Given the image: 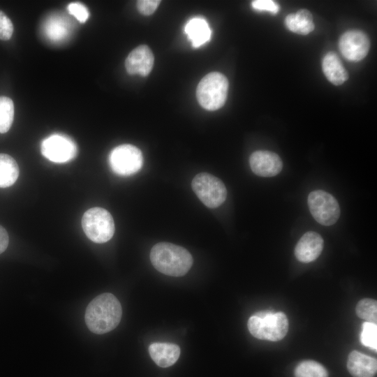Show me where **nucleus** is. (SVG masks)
<instances>
[{"instance_id": "obj_26", "label": "nucleus", "mask_w": 377, "mask_h": 377, "mask_svg": "<svg viewBox=\"0 0 377 377\" xmlns=\"http://www.w3.org/2000/svg\"><path fill=\"white\" fill-rule=\"evenodd\" d=\"M252 7L257 10H266L276 14L279 10V5L272 0H255L251 2Z\"/></svg>"}, {"instance_id": "obj_6", "label": "nucleus", "mask_w": 377, "mask_h": 377, "mask_svg": "<svg viewBox=\"0 0 377 377\" xmlns=\"http://www.w3.org/2000/svg\"><path fill=\"white\" fill-rule=\"evenodd\" d=\"M191 186L200 200L209 208L218 207L227 197L223 182L207 172L196 175L192 180Z\"/></svg>"}, {"instance_id": "obj_2", "label": "nucleus", "mask_w": 377, "mask_h": 377, "mask_svg": "<svg viewBox=\"0 0 377 377\" xmlns=\"http://www.w3.org/2000/svg\"><path fill=\"white\" fill-rule=\"evenodd\" d=\"M149 258L156 270L171 276H184L193 262L191 254L185 248L169 242L155 244Z\"/></svg>"}, {"instance_id": "obj_23", "label": "nucleus", "mask_w": 377, "mask_h": 377, "mask_svg": "<svg viewBox=\"0 0 377 377\" xmlns=\"http://www.w3.org/2000/svg\"><path fill=\"white\" fill-rule=\"evenodd\" d=\"M362 343L372 349L377 350V325L369 322H364L362 325L360 334Z\"/></svg>"}, {"instance_id": "obj_28", "label": "nucleus", "mask_w": 377, "mask_h": 377, "mask_svg": "<svg viewBox=\"0 0 377 377\" xmlns=\"http://www.w3.org/2000/svg\"><path fill=\"white\" fill-rule=\"evenodd\" d=\"M8 235L6 229L0 226V254L2 253L8 245Z\"/></svg>"}, {"instance_id": "obj_11", "label": "nucleus", "mask_w": 377, "mask_h": 377, "mask_svg": "<svg viewBox=\"0 0 377 377\" xmlns=\"http://www.w3.org/2000/svg\"><path fill=\"white\" fill-rule=\"evenodd\" d=\"M249 164L253 173L265 177L278 175L283 168L281 158L276 153L266 150L253 152L249 157Z\"/></svg>"}, {"instance_id": "obj_16", "label": "nucleus", "mask_w": 377, "mask_h": 377, "mask_svg": "<svg viewBox=\"0 0 377 377\" xmlns=\"http://www.w3.org/2000/svg\"><path fill=\"white\" fill-rule=\"evenodd\" d=\"M322 68L327 79L334 85H341L348 78V72L337 54L333 52H330L325 55Z\"/></svg>"}, {"instance_id": "obj_18", "label": "nucleus", "mask_w": 377, "mask_h": 377, "mask_svg": "<svg viewBox=\"0 0 377 377\" xmlns=\"http://www.w3.org/2000/svg\"><path fill=\"white\" fill-rule=\"evenodd\" d=\"M285 24L290 31L301 35H307L314 29L312 15L306 9H301L295 13L288 15Z\"/></svg>"}, {"instance_id": "obj_8", "label": "nucleus", "mask_w": 377, "mask_h": 377, "mask_svg": "<svg viewBox=\"0 0 377 377\" xmlns=\"http://www.w3.org/2000/svg\"><path fill=\"white\" fill-rule=\"evenodd\" d=\"M310 212L320 224L329 226L335 223L340 216L337 200L330 193L323 190L311 192L308 196Z\"/></svg>"}, {"instance_id": "obj_12", "label": "nucleus", "mask_w": 377, "mask_h": 377, "mask_svg": "<svg viewBox=\"0 0 377 377\" xmlns=\"http://www.w3.org/2000/svg\"><path fill=\"white\" fill-rule=\"evenodd\" d=\"M154 61V57L150 48L142 45L129 53L125 61V67L131 75L146 76L151 72Z\"/></svg>"}, {"instance_id": "obj_20", "label": "nucleus", "mask_w": 377, "mask_h": 377, "mask_svg": "<svg viewBox=\"0 0 377 377\" xmlns=\"http://www.w3.org/2000/svg\"><path fill=\"white\" fill-rule=\"evenodd\" d=\"M295 376L328 377V372L321 364L313 360H304L295 367Z\"/></svg>"}, {"instance_id": "obj_3", "label": "nucleus", "mask_w": 377, "mask_h": 377, "mask_svg": "<svg viewBox=\"0 0 377 377\" xmlns=\"http://www.w3.org/2000/svg\"><path fill=\"white\" fill-rule=\"evenodd\" d=\"M247 327L254 337L276 341L286 335L289 323L283 312L264 310L251 316L248 320Z\"/></svg>"}, {"instance_id": "obj_10", "label": "nucleus", "mask_w": 377, "mask_h": 377, "mask_svg": "<svg viewBox=\"0 0 377 377\" xmlns=\"http://www.w3.org/2000/svg\"><path fill=\"white\" fill-rule=\"evenodd\" d=\"M339 47L345 59L350 61H359L367 55L370 42L364 32L350 30L340 37Z\"/></svg>"}, {"instance_id": "obj_22", "label": "nucleus", "mask_w": 377, "mask_h": 377, "mask_svg": "<svg viewBox=\"0 0 377 377\" xmlns=\"http://www.w3.org/2000/svg\"><path fill=\"white\" fill-rule=\"evenodd\" d=\"M356 313L360 318L367 322L376 324L377 302L375 300L364 298L359 301L356 306Z\"/></svg>"}, {"instance_id": "obj_25", "label": "nucleus", "mask_w": 377, "mask_h": 377, "mask_svg": "<svg viewBox=\"0 0 377 377\" xmlns=\"http://www.w3.org/2000/svg\"><path fill=\"white\" fill-rule=\"evenodd\" d=\"M68 12L73 15L80 22L84 23L89 17L87 8L82 3H71L68 6Z\"/></svg>"}, {"instance_id": "obj_9", "label": "nucleus", "mask_w": 377, "mask_h": 377, "mask_svg": "<svg viewBox=\"0 0 377 377\" xmlns=\"http://www.w3.org/2000/svg\"><path fill=\"white\" fill-rule=\"evenodd\" d=\"M40 150L47 159L59 163L73 159L77 152L75 141L71 137L61 133H55L44 139Z\"/></svg>"}, {"instance_id": "obj_1", "label": "nucleus", "mask_w": 377, "mask_h": 377, "mask_svg": "<svg viewBox=\"0 0 377 377\" xmlns=\"http://www.w3.org/2000/svg\"><path fill=\"white\" fill-rule=\"evenodd\" d=\"M122 309L118 299L105 293L96 296L87 306L84 319L89 330L102 334L114 330L120 323Z\"/></svg>"}, {"instance_id": "obj_24", "label": "nucleus", "mask_w": 377, "mask_h": 377, "mask_svg": "<svg viewBox=\"0 0 377 377\" xmlns=\"http://www.w3.org/2000/svg\"><path fill=\"white\" fill-rule=\"evenodd\" d=\"M13 33V25L8 17L0 10V39L9 40Z\"/></svg>"}, {"instance_id": "obj_14", "label": "nucleus", "mask_w": 377, "mask_h": 377, "mask_svg": "<svg viewBox=\"0 0 377 377\" xmlns=\"http://www.w3.org/2000/svg\"><path fill=\"white\" fill-rule=\"evenodd\" d=\"M347 369L353 377H374L377 371L376 359L353 350L347 360Z\"/></svg>"}, {"instance_id": "obj_4", "label": "nucleus", "mask_w": 377, "mask_h": 377, "mask_svg": "<svg viewBox=\"0 0 377 377\" xmlns=\"http://www.w3.org/2000/svg\"><path fill=\"white\" fill-rule=\"evenodd\" d=\"M228 91V81L219 72L206 75L198 83L196 97L200 105L207 110H216L225 103Z\"/></svg>"}, {"instance_id": "obj_7", "label": "nucleus", "mask_w": 377, "mask_h": 377, "mask_svg": "<svg viewBox=\"0 0 377 377\" xmlns=\"http://www.w3.org/2000/svg\"><path fill=\"white\" fill-rule=\"evenodd\" d=\"M109 164L117 175L128 176L140 170L143 164V156L141 151L135 146L124 144L110 151Z\"/></svg>"}, {"instance_id": "obj_21", "label": "nucleus", "mask_w": 377, "mask_h": 377, "mask_svg": "<svg viewBox=\"0 0 377 377\" xmlns=\"http://www.w3.org/2000/svg\"><path fill=\"white\" fill-rule=\"evenodd\" d=\"M14 118V105L13 101L6 96H0V133L10 129Z\"/></svg>"}, {"instance_id": "obj_15", "label": "nucleus", "mask_w": 377, "mask_h": 377, "mask_svg": "<svg viewBox=\"0 0 377 377\" xmlns=\"http://www.w3.org/2000/svg\"><path fill=\"white\" fill-rule=\"evenodd\" d=\"M149 353L158 366L165 368L177 361L180 355V348L172 343L155 342L149 345Z\"/></svg>"}, {"instance_id": "obj_17", "label": "nucleus", "mask_w": 377, "mask_h": 377, "mask_svg": "<svg viewBox=\"0 0 377 377\" xmlns=\"http://www.w3.org/2000/svg\"><path fill=\"white\" fill-rule=\"evenodd\" d=\"M184 32L194 47H198L210 40L212 31L207 22L202 17H193L186 23Z\"/></svg>"}, {"instance_id": "obj_27", "label": "nucleus", "mask_w": 377, "mask_h": 377, "mask_svg": "<svg viewBox=\"0 0 377 377\" xmlns=\"http://www.w3.org/2000/svg\"><path fill=\"white\" fill-rule=\"evenodd\" d=\"M159 0H140L137 1L139 12L145 15H151L159 6Z\"/></svg>"}, {"instance_id": "obj_5", "label": "nucleus", "mask_w": 377, "mask_h": 377, "mask_svg": "<svg viewBox=\"0 0 377 377\" xmlns=\"http://www.w3.org/2000/svg\"><path fill=\"white\" fill-rule=\"evenodd\" d=\"M82 229L87 237L95 243L109 241L114 233V223L110 213L101 207H93L84 212Z\"/></svg>"}, {"instance_id": "obj_19", "label": "nucleus", "mask_w": 377, "mask_h": 377, "mask_svg": "<svg viewBox=\"0 0 377 377\" xmlns=\"http://www.w3.org/2000/svg\"><path fill=\"white\" fill-rule=\"evenodd\" d=\"M19 176V167L15 160L6 154H0V188L12 186Z\"/></svg>"}, {"instance_id": "obj_13", "label": "nucleus", "mask_w": 377, "mask_h": 377, "mask_svg": "<svg viewBox=\"0 0 377 377\" xmlns=\"http://www.w3.org/2000/svg\"><path fill=\"white\" fill-rule=\"evenodd\" d=\"M323 244V239L318 233L307 232L302 236L295 246V257L304 263L314 261L322 252Z\"/></svg>"}]
</instances>
